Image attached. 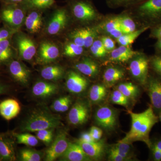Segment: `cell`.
Instances as JSON below:
<instances>
[{
	"instance_id": "cell-1",
	"label": "cell",
	"mask_w": 161,
	"mask_h": 161,
	"mask_svg": "<svg viewBox=\"0 0 161 161\" xmlns=\"http://www.w3.org/2000/svg\"><path fill=\"white\" fill-rule=\"evenodd\" d=\"M132 120L131 129L125 136L119 142L130 144L135 142L145 143L150 149L151 142L150 133L153 127L158 122V116L150 105L141 113H134L128 111Z\"/></svg>"
},
{
	"instance_id": "cell-2",
	"label": "cell",
	"mask_w": 161,
	"mask_h": 161,
	"mask_svg": "<svg viewBox=\"0 0 161 161\" xmlns=\"http://www.w3.org/2000/svg\"><path fill=\"white\" fill-rule=\"evenodd\" d=\"M62 125L59 115L53 114L46 109H38L33 111L20 127L23 132H37L39 130L54 129Z\"/></svg>"
},
{
	"instance_id": "cell-3",
	"label": "cell",
	"mask_w": 161,
	"mask_h": 161,
	"mask_svg": "<svg viewBox=\"0 0 161 161\" xmlns=\"http://www.w3.org/2000/svg\"><path fill=\"white\" fill-rule=\"evenodd\" d=\"M26 9L20 4H3L0 20L4 26L19 31L26 19Z\"/></svg>"
},
{
	"instance_id": "cell-4",
	"label": "cell",
	"mask_w": 161,
	"mask_h": 161,
	"mask_svg": "<svg viewBox=\"0 0 161 161\" xmlns=\"http://www.w3.org/2000/svg\"><path fill=\"white\" fill-rule=\"evenodd\" d=\"M13 36L20 59L26 61L31 60L37 53L36 47L34 42L28 36L19 31Z\"/></svg>"
},
{
	"instance_id": "cell-5",
	"label": "cell",
	"mask_w": 161,
	"mask_h": 161,
	"mask_svg": "<svg viewBox=\"0 0 161 161\" xmlns=\"http://www.w3.org/2000/svg\"><path fill=\"white\" fill-rule=\"evenodd\" d=\"M15 139L12 132H0V161L17 159Z\"/></svg>"
},
{
	"instance_id": "cell-6",
	"label": "cell",
	"mask_w": 161,
	"mask_h": 161,
	"mask_svg": "<svg viewBox=\"0 0 161 161\" xmlns=\"http://www.w3.org/2000/svg\"><path fill=\"white\" fill-rule=\"evenodd\" d=\"M95 118L97 125L107 131H112L116 127L117 115L109 107H100L95 112Z\"/></svg>"
},
{
	"instance_id": "cell-7",
	"label": "cell",
	"mask_w": 161,
	"mask_h": 161,
	"mask_svg": "<svg viewBox=\"0 0 161 161\" xmlns=\"http://www.w3.org/2000/svg\"><path fill=\"white\" fill-rule=\"evenodd\" d=\"M149 60L144 55H140L130 63L131 75L141 84H147L148 80Z\"/></svg>"
},
{
	"instance_id": "cell-8",
	"label": "cell",
	"mask_w": 161,
	"mask_h": 161,
	"mask_svg": "<svg viewBox=\"0 0 161 161\" xmlns=\"http://www.w3.org/2000/svg\"><path fill=\"white\" fill-rule=\"evenodd\" d=\"M69 143L66 133L60 132L45 152V161H54L60 158L66 151Z\"/></svg>"
},
{
	"instance_id": "cell-9",
	"label": "cell",
	"mask_w": 161,
	"mask_h": 161,
	"mask_svg": "<svg viewBox=\"0 0 161 161\" xmlns=\"http://www.w3.org/2000/svg\"><path fill=\"white\" fill-rule=\"evenodd\" d=\"M68 19L66 9L63 8L57 9L47 25V33L52 36L59 34L66 27Z\"/></svg>"
},
{
	"instance_id": "cell-10",
	"label": "cell",
	"mask_w": 161,
	"mask_h": 161,
	"mask_svg": "<svg viewBox=\"0 0 161 161\" xmlns=\"http://www.w3.org/2000/svg\"><path fill=\"white\" fill-rule=\"evenodd\" d=\"M59 56L60 50L55 43L43 41L40 43L37 53V61L40 64H48L57 60Z\"/></svg>"
},
{
	"instance_id": "cell-11",
	"label": "cell",
	"mask_w": 161,
	"mask_h": 161,
	"mask_svg": "<svg viewBox=\"0 0 161 161\" xmlns=\"http://www.w3.org/2000/svg\"><path fill=\"white\" fill-rule=\"evenodd\" d=\"M71 8L75 17L80 21H92L96 17V11L88 0H75L72 4Z\"/></svg>"
},
{
	"instance_id": "cell-12",
	"label": "cell",
	"mask_w": 161,
	"mask_h": 161,
	"mask_svg": "<svg viewBox=\"0 0 161 161\" xmlns=\"http://www.w3.org/2000/svg\"><path fill=\"white\" fill-rule=\"evenodd\" d=\"M89 115V108L84 102L78 101L74 104L70 110L68 119L71 125H82L87 121Z\"/></svg>"
},
{
	"instance_id": "cell-13",
	"label": "cell",
	"mask_w": 161,
	"mask_h": 161,
	"mask_svg": "<svg viewBox=\"0 0 161 161\" xmlns=\"http://www.w3.org/2000/svg\"><path fill=\"white\" fill-rule=\"evenodd\" d=\"M7 65L9 75L15 81L23 86L28 84L31 73L23 63L14 59Z\"/></svg>"
},
{
	"instance_id": "cell-14",
	"label": "cell",
	"mask_w": 161,
	"mask_h": 161,
	"mask_svg": "<svg viewBox=\"0 0 161 161\" xmlns=\"http://www.w3.org/2000/svg\"><path fill=\"white\" fill-rule=\"evenodd\" d=\"M138 11L144 17L161 22V0H145L139 5Z\"/></svg>"
},
{
	"instance_id": "cell-15",
	"label": "cell",
	"mask_w": 161,
	"mask_h": 161,
	"mask_svg": "<svg viewBox=\"0 0 161 161\" xmlns=\"http://www.w3.org/2000/svg\"><path fill=\"white\" fill-rule=\"evenodd\" d=\"M65 85L71 93L80 94L86 89L88 86V81L78 72L70 71L66 75Z\"/></svg>"
},
{
	"instance_id": "cell-16",
	"label": "cell",
	"mask_w": 161,
	"mask_h": 161,
	"mask_svg": "<svg viewBox=\"0 0 161 161\" xmlns=\"http://www.w3.org/2000/svg\"><path fill=\"white\" fill-rule=\"evenodd\" d=\"M147 91L150 97L151 106L154 112L161 111V80L150 78L147 80Z\"/></svg>"
},
{
	"instance_id": "cell-17",
	"label": "cell",
	"mask_w": 161,
	"mask_h": 161,
	"mask_svg": "<svg viewBox=\"0 0 161 161\" xmlns=\"http://www.w3.org/2000/svg\"><path fill=\"white\" fill-rule=\"evenodd\" d=\"M21 107L16 99L9 98L0 102V115L5 120L9 121L19 114Z\"/></svg>"
},
{
	"instance_id": "cell-18",
	"label": "cell",
	"mask_w": 161,
	"mask_h": 161,
	"mask_svg": "<svg viewBox=\"0 0 161 161\" xmlns=\"http://www.w3.org/2000/svg\"><path fill=\"white\" fill-rule=\"evenodd\" d=\"M59 87L58 85L51 81L39 80L35 83L32 89V93L35 97L47 98L58 93Z\"/></svg>"
},
{
	"instance_id": "cell-19",
	"label": "cell",
	"mask_w": 161,
	"mask_h": 161,
	"mask_svg": "<svg viewBox=\"0 0 161 161\" xmlns=\"http://www.w3.org/2000/svg\"><path fill=\"white\" fill-rule=\"evenodd\" d=\"M60 157L61 160L67 161H88L92 159L77 142H69L66 151Z\"/></svg>"
},
{
	"instance_id": "cell-20",
	"label": "cell",
	"mask_w": 161,
	"mask_h": 161,
	"mask_svg": "<svg viewBox=\"0 0 161 161\" xmlns=\"http://www.w3.org/2000/svg\"><path fill=\"white\" fill-rule=\"evenodd\" d=\"M76 142L81 146L84 152L92 159H99L103 156L105 150L103 141L99 140L87 143L78 140Z\"/></svg>"
},
{
	"instance_id": "cell-21",
	"label": "cell",
	"mask_w": 161,
	"mask_h": 161,
	"mask_svg": "<svg viewBox=\"0 0 161 161\" xmlns=\"http://www.w3.org/2000/svg\"><path fill=\"white\" fill-rule=\"evenodd\" d=\"M26 30L31 34L39 32L43 25L42 15L39 10H32L24 22Z\"/></svg>"
},
{
	"instance_id": "cell-22",
	"label": "cell",
	"mask_w": 161,
	"mask_h": 161,
	"mask_svg": "<svg viewBox=\"0 0 161 161\" xmlns=\"http://www.w3.org/2000/svg\"><path fill=\"white\" fill-rule=\"evenodd\" d=\"M75 68L81 74L91 78L96 77L99 72L97 64L88 58H83L76 64Z\"/></svg>"
},
{
	"instance_id": "cell-23",
	"label": "cell",
	"mask_w": 161,
	"mask_h": 161,
	"mask_svg": "<svg viewBox=\"0 0 161 161\" xmlns=\"http://www.w3.org/2000/svg\"><path fill=\"white\" fill-rule=\"evenodd\" d=\"M64 75V69L58 64L44 67L41 71V76L45 80L56 81L62 79Z\"/></svg>"
},
{
	"instance_id": "cell-24",
	"label": "cell",
	"mask_w": 161,
	"mask_h": 161,
	"mask_svg": "<svg viewBox=\"0 0 161 161\" xmlns=\"http://www.w3.org/2000/svg\"><path fill=\"white\" fill-rule=\"evenodd\" d=\"M14 56L12 38L0 42V65H7L12 60H14Z\"/></svg>"
},
{
	"instance_id": "cell-25",
	"label": "cell",
	"mask_w": 161,
	"mask_h": 161,
	"mask_svg": "<svg viewBox=\"0 0 161 161\" xmlns=\"http://www.w3.org/2000/svg\"><path fill=\"white\" fill-rule=\"evenodd\" d=\"M136 53L132 51L129 46L121 45L112 50L110 60L117 62H125L135 56Z\"/></svg>"
},
{
	"instance_id": "cell-26",
	"label": "cell",
	"mask_w": 161,
	"mask_h": 161,
	"mask_svg": "<svg viewBox=\"0 0 161 161\" xmlns=\"http://www.w3.org/2000/svg\"><path fill=\"white\" fill-rule=\"evenodd\" d=\"M55 0H24L21 5L26 10H42L49 8L53 5Z\"/></svg>"
},
{
	"instance_id": "cell-27",
	"label": "cell",
	"mask_w": 161,
	"mask_h": 161,
	"mask_svg": "<svg viewBox=\"0 0 161 161\" xmlns=\"http://www.w3.org/2000/svg\"><path fill=\"white\" fill-rule=\"evenodd\" d=\"M124 72L122 70L116 68L110 67L107 69L104 73V81L108 86L113 85L123 78Z\"/></svg>"
},
{
	"instance_id": "cell-28",
	"label": "cell",
	"mask_w": 161,
	"mask_h": 161,
	"mask_svg": "<svg viewBox=\"0 0 161 161\" xmlns=\"http://www.w3.org/2000/svg\"><path fill=\"white\" fill-rule=\"evenodd\" d=\"M107 92L106 88L103 85H94L91 87L89 93L90 100L93 103H99L105 98Z\"/></svg>"
},
{
	"instance_id": "cell-29",
	"label": "cell",
	"mask_w": 161,
	"mask_h": 161,
	"mask_svg": "<svg viewBox=\"0 0 161 161\" xmlns=\"http://www.w3.org/2000/svg\"><path fill=\"white\" fill-rule=\"evenodd\" d=\"M17 143L24 144L30 147H36L39 143L37 137L27 132L17 133L13 132Z\"/></svg>"
},
{
	"instance_id": "cell-30",
	"label": "cell",
	"mask_w": 161,
	"mask_h": 161,
	"mask_svg": "<svg viewBox=\"0 0 161 161\" xmlns=\"http://www.w3.org/2000/svg\"><path fill=\"white\" fill-rule=\"evenodd\" d=\"M43 154L41 151L24 148L20 150L19 154V158L22 161H40L41 160Z\"/></svg>"
},
{
	"instance_id": "cell-31",
	"label": "cell",
	"mask_w": 161,
	"mask_h": 161,
	"mask_svg": "<svg viewBox=\"0 0 161 161\" xmlns=\"http://www.w3.org/2000/svg\"><path fill=\"white\" fill-rule=\"evenodd\" d=\"M149 28V26H146L139 30L135 31L127 34H124L120 38L117 39V41L121 45L129 46L134 42L140 35L146 31Z\"/></svg>"
},
{
	"instance_id": "cell-32",
	"label": "cell",
	"mask_w": 161,
	"mask_h": 161,
	"mask_svg": "<svg viewBox=\"0 0 161 161\" xmlns=\"http://www.w3.org/2000/svg\"><path fill=\"white\" fill-rule=\"evenodd\" d=\"M117 90L121 92L128 99L135 98L139 94L138 87L131 82L120 84L117 86Z\"/></svg>"
},
{
	"instance_id": "cell-33",
	"label": "cell",
	"mask_w": 161,
	"mask_h": 161,
	"mask_svg": "<svg viewBox=\"0 0 161 161\" xmlns=\"http://www.w3.org/2000/svg\"><path fill=\"white\" fill-rule=\"evenodd\" d=\"M71 102V97L69 96L60 97L54 102L52 109L56 112H65L69 109Z\"/></svg>"
},
{
	"instance_id": "cell-34",
	"label": "cell",
	"mask_w": 161,
	"mask_h": 161,
	"mask_svg": "<svg viewBox=\"0 0 161 161\" xmlns=\"http://www.w3.org/2000/svg\"><path fill=\"white\" fill-rule=\"evenodd\" d=\"M131 145V144L118 141V143L115 144L112 148L115 152L128 161L131 158L130 155Z\"/></svg>"
},
{
	"instance_id": "cell-35",
	"label": "cell",
	"mask_w": 161,
	"mask_h": 161,
	"mask_svg": "<svg viewBox=\"0 0 161 161\" xmlns=\"http://www.w3.org/2000/svg\"><path fill=\"white\" fill-rule=\"evenodd\" d=\"M83 48L82 47L78 46L75 43H68L64 46V55L68 57H75L79 56L82 53Z\"/></svg>"
},
{
	"instance_id": "cell-36",
	"label": "cell",
	"mask_w": 161,
	"mask_h": 161,
	"mask_svg": "<svg viewBox=\"0 0 161 161\" xmlns=\"http://www.w3.org/2000/svg\"><path fill=\"white\" fill-rule=\"evenodd\" d=\"M53 129H49L39 130L37 132L36 137L43 142L47 146H49L53 142Z\"/></svg>"
},
{
	"instance_id": "cell-37",
	"label": "cell",
	"mask_w": 161,
	"mask_h": 161,
	"mask_svg": "<svg viewBox=\"0 0 161 161\" xmlns=\"http://www.w3.org/2000/svg\"><path fill=\"white\" fill-rule=\"evenodd\" d=\"M120 28L124 34H127L135 31L136 25L134 21L130 17L120 18Z\"/></svg>"
},
{
	"instance_id": "cell-38",
	"label": "cell",
	"mask_w": 161,
	"mask_h": 161,
	"mask_svg": "<svg viewBox=\"0 0 161 161\" xmlns=\"http://www.w3.org/2000/svg\"><path fill=\"white\" fill-rule=\"evenodd\" d=\"M110 99L112 103L127 107L129 103L128 98L118 90L113 91L110 96Z\"/></svg>"
},
{
	"instance_id": "cell-39",
	"label": "cell",
	"mask_w": 161,
	"mask_h": 161,
	"mask_svg": "<svg viewBox=\"0 0 161 161\" xmlns=\"http://www.w3.org/2000/svg\"><path fill=\"white\" fill-rule=\"evenodd\" d=\"M82 32L84 40V47L88 48L91 47L96 37V32L92 28H82Z\"/></svg>"
},
{
	"instance_id": "cell-40",
	"label": "cell",
	"mask_w": 161,
	"mask_h": 161,
	"mask_svg": "<svg viewBox=\"0 0 161 161\" xmlns=\"http://www.w3.org/2000/svg\"><path fill=\"white\" fill-rule=\"evenodd\" d=\"M73 43L78 46L84 47V40L82 28L75 31L72 33L70 36Z\"/></svg>"
},
{
	"instance_id": "cell-41",
	"label": "cell",
	"mask_w": 161,
	"mask_h": 161,
	"mask_svg": "<svg viewBox=\"0 0 161 161\" xmlns=\"http://www.w3.org/2000/svg\"><path fill=\"white\" fill-rule=\"evenodd\" d=\"M19 31L4 26L0 28V42L6 39L12 38L16 33Z\"/></svg>"
},
{
	"instance_id": "cell-42",
	"label": "cell",
	"mask_w": 161,
	"mask_h": 161,
	"mask_svg": "<svg viewBox=\"0 0 161 161\" xmlns=\"http://www.w3.org/2000/svg\"><path fill=\"white\" fill-rule=\"evenodd\" d=\"M119 27H120V18L112 19L108 21L105 25V30L108 33Z\"/></svg>"
},
{
	"instance_id": "cell-43",
	"label": "cell",
	"mask_w": 161,
	"mask_h": 161,
	"mask_svg": "<svg viewBox=\"0 0 161 161\" xmlns=\"http://www.w3.org/2000/svg\"><path fill=\"white\" fill-rule=\"evenodd\" d=\"M150 63L153 69L161 77V56L153 57Z\"/></svg>"
},
{
	"instance_id": "cell-44",
	"label": "cell",
	"mask_w": 161,
	"mask_h": 161,
	"mask_svg": "<svg viewBox=\"0 0 161 161\" xmlns=\"http://www.w3.org/2000/svg\"><path fill=\"white\" fill-rule=\"evenodd\" d=\"M11 85L3 80L0 75V97L2 95H9L11 93Z\"/></svg>"
},
{
	"instance_id": "cell-45",
	"label": "cell",
	"mask_w": 161,
	"mask_h": 161,
	"mask_svg": "<svg viewBox=\"0 0 161 161\" xmlns=\"http://www.w3.org/2000/svg\"><path fill=\"white\" fill-rule=\"evenodd\" d=\"M90 133L92 136V138L95 142L100 140L103 134L102 130L100 128L96 126H92L91 128Z\"/></svg>"
},
{
	"instance_id": "cell-46",
	"label": "cell",
	"mask_w": 161,
	"mask_h": 161,
	"mask_svg": "<svg viewBox=\"0 0 161 161\" xmlns=\"http://www.w3.org/2000/svg\"><path fill=\"white\" fill-rule=\"evenodd\" d=\"M101 41L106 50H113L115 48V43L111 38L103 37Z\"/></svg>"
},
{
	"instance_id": "cell-47",
	"label": "cell",
	"mask_w": 161,
	"mask_h": 161,
	"mask_svg": "<svg viewBox=\"0 0 161 161\" xmlns=\"http://www.w3.org/2000/svg\"><path fill=\"white\" fill-rule=\"evenodd\" d=\"M145 0H109L110 3L115 6H123L130 5L136 2H143Z\"/></svg>"
},
{
	"instance_id": "cell-48",
	"label": "cell",
	"mask_w": 161,
	"mask_h": 161,
	"mask_svg": "<svg viewBox=\"0 0 161 161\" xmlns=\"http://www.w3.org/2000/svg\"><path fill=\"white\" fill-rule=\"evenodd\" d=\"M108 159L112 161H127L126 159L115 152L112 148H111L109 151V153Z\"/></svg>"
},
{
	"instance_id": "cell-49",
	"label": "cell",
	"mask_w": 161,
	"mask_h": 161,
	"mask_svg": "<svg viewBox=\"0 0 161 161\" xmlns=\"http://www.w3.org/2000/svg\"><path fill=\"white\" fill-rule=\"evenodd\" d=\"M79 140L81 141L84 142H95L93 138H92V136L90 134V132H82L80 134V138Z\"/></svg>"
},
{
	"instance_id": "cell-50",
	"label": "cell",
	"mask_w": 161,
	"mask_h": 161,
	"mask_svg": "<svg viewBox=\"0 0 161 161\" xmlns=\"http://www.w3.org/2000/svg\"><path fill=\"white\" fill-rule=\"evenodd\" d=\"M92 46L95 47V48L99 50V51L105 54H106L107 50L104 47L103 43L101 40H95L94 41Z\"/></svg>"
},
{
	"instance_id": "cell-51",
	"label": "cell",
	"mask_w": 161,
	"mask_h": 161,
	"mask_svg": "<svg viewBox=\"0 0 161 161\" xmlns=\"http://www.w3.org/2000/svg\"><path fill=\"white\" fill-rule=\"evenodd\" d=\"M109 33L111 36L114 37V38H115V39H119V38H120L121 36L124 35L122 31V30L121 29L120 27L113 30L112 31H110Z\"/></svg>"
},
{
	"instance_id": "cell-52",
	"label": "cell",
	"mask_w": 161,
	"mask_h": 161,
	"mask_svg": "<svg viewBox=\"0 0 161 161\" xmlns=\"http://www.w3.org/2000/svg\"><path fill=\"white\" fill-rule=\"evenodd\" d=\"M90 47H91V51L92 53L96 58H102V57H103L104 56H105V54L101 52L99 50L95 48L94 46H91Z\"/></svg>"
},
{
	"instance_id": "cell-53",
	"label": "cell",
	"mask_w": 161,
	"mask_h": 161,
	"mask_svg": "<svg viewBox=\"0 0 161 161\" xmlns=\"http://www.w3.org/2000/svg\"><path fill=\"white\" fill-rule=\"evenodd\" d=\"M24 0H0L2 4H20Z\"/></svg>"
},
{
	"instance_id": "cell-54",
	"label": "cell",
	"mask_w": 161,
	"mask_h": 161,
	"mask_svg": "<svg viewBox=\"0 0 161 161\" xmlns=\"http://www.w3.org/2000/svg\"><path fill=\"white\" fill-rule=\"evenodd\" d=\"M153 35L155 37L158 38H161V26L156 28L153 32Z\"/></svg>"
},
{
	"instance_id": "cell-55",
	"label": "cell",
	"mask_w": 161,
	"mask_h": 161,
	"mask_svg": "<svg viewBox=\"0 0 161 161\" xmlns=\"http://www.w3.org/2000/svg\"><path fill=\"white\" fill-rule=\"evenodd\" d=\"M156 47L161 52V38H158L156 43Z\"/></svg>"
},
{
	"instance_id": "cell-56",
	"label": "cell",
	"mask_w": 161,
	"mask_h": 161,
	"mask_svg": "<svg viewBox=\"0 0 161 161\" xmlns=\"http://www.w3.org/2000/svg\"><path fill=\"white\" fill-rule=\"evenodd\" d=\"M158 118L159 120L161 122V111L159 113Z\"/></svg>"
}]
</instances>
